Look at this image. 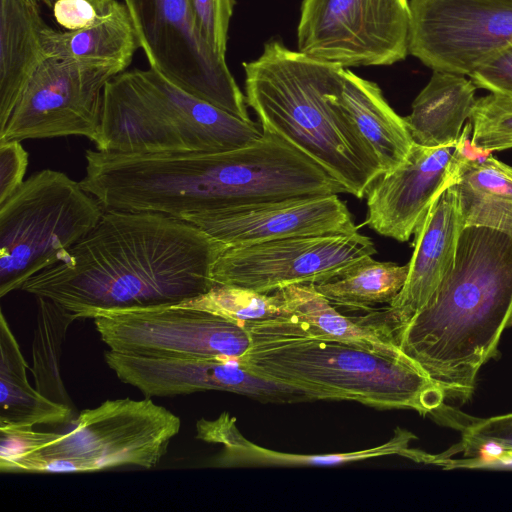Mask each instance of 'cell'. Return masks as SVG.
Wrapping results in <instances>:
<instances>
[{
  "label": "cell",
  "instance_id": "obj_1",
  "mask_svg": "<svg viewBox=\"0 0 512 512\" xmlns=\"http://www.w3.org/2000/svg\"><path fill=\"white\" fill-rule=\"evenodd\" d=\"M228 246L198 226L148 211L105 210L61 261L21 290L50 299L78 319L173 305L208 292Z\"/></svg>",
  "mask_w": 512,
  "mask_h": 512
},
{
  "label": "cell",
  "instance_id": "obj_2",
  "mask_svg": "<svg viewBox=\"0 0 512 512\" xmlns=\"http://www.w3.org/2000/svg\"><path fill=\"white\" fill-rule=\"evenodd\" d=\"M511 325L512 237L469 226L460 233L454 264L438 289L391 334L445 398L465 402Z\"/></svg>",
  "mask_w": 512,
  "mask_h": 512
},
{
  "label": "cell",
  "instance_id": "obj_3",
  "mask_svg": "<svg viewBox=\"0 0 512 512\" xmlns=\"http://www.w3.org/2000/svg\"><path fill=\"white\" fill-rule=\"evenodd\" d=\"M246 102L262 130L287 140L357 198L382 175L379 162L340 105L343 67L269 41L243 64Z\"/></svg>",
  "mask_w": 512,
  "mask_h": 512
},
{
  "label": "cell",
  "instance_id": "obj_4",
  "mask_svg": "<svg viewBox=\"0 0 512 512\" xmlns=\"http://www.w3.org/2000/svg\"><path fill=\"white\" fill-rule=\"evenodd\" d=\"M244 327L251 346L239 360L255 374L301 389L312 400L354 401L421 415L444 406L441 389L412 359L390 358L316 336L290 318Z\"/></svg>",
  "mask_w": 512,
  "mask_h": 512
},
{
  "label": "cell",
  "instance_id": "obj_5",
  "mask_svg": "<svg viewBox=\"0 0 512 512\" xmlns=\"http://www.w3.org/2000/svg\"><path fill=\"white\" fill-rule=\"evenodd\" d=\"M262 132L181 90L155 70L123 71L103 91L96 149L126 154L219 152Z\"/></svg>",
  "mask_w": 512,
  "mask_h": 512
},
{
  "label": "cell",
  "instance_id": "obj_6",
  "mask_svg": "<svg viewBox=\"0 0 512 512\" xmlns=\"http://www.w3.org/2000/svg\"><path fill=\"white\" fill-rule=\"evenodd\" d=\"M105 209L80 182L43 169L0 203V296L61 261Z\"/></svg>",
  "mask_w": 512,
  "mask_h": 512
},
{
  "label": "cell",
  "instance_id": "obj_7",
  "mask_svg": "<svg viewBox=\"0 0 512 512\" xmlns=\"http://www.w3.org/2000/svg\"><path fill=\"white\" fill-rule=\"evenodd\" d=\"M69 425L62 433L47 432L15 473H31L34 464L46 458L71 460L79 473L122 466L152 469L167 453L181 421L151 398H122L81 411Z\"/></svg>",
  "mask_w": 512,
  "mask_h": 512
},
{
  "label": "cell",
  "instance_id": "obj_8",
  "mask_svg": "<svg viewBox=\"0 0 512 512\" xmlns=\"http://www.w3.org/2000/svg\"><path fill=\"white\" fill-rule=\"evenodd\" d=\"M151 69L186 93L244 121L246 97L225 57L199 35L188 0H123Z\"/></svg>",
  "mask_w": 512,
  "mask_h": 512
},
{
  "label": "cell",
  "instance_id": "obj_9",
  "mask_svg": "<svg viewBox=\"0 0 512 512\" xmlns=\"http://www.w3.org/2000/svg\"><path fill=\"white\" fill-rule=\"evenodd\" d=\"M408 0H303L298 51L343 68L388 66L409 54Z\"/></svg>",
  "mask_w": 512,
  "mask_h": 512
},
{
  "label": "cell",
  "instance_id": "obj_10",
  "mask_svg": "<svg viewBox=\"0 0 512 512\" xmlns=\"http://www.w3.org/2000/svg\"><path fill=\"white\" fill-rule=\"evenodd\" d=\"M125 70L116 62L45 57L0 132V142L63 136L93 142L104 88Z\"/></svg>",
  "mask_w": 512,
  "mask_h": 512
},
{
  "label": "cell",
  "instance_id": "obj_11",
  "mask_svg": "<svg viewBox=\"0 0 512 512\" xmlns=\"http://www.w3.org/2000/svg\"><path fill=\"white\" fill-rule=\"evenodd\" d=\"M109 350L158 358H241L246 328L214 313L178 304L110 311L92 318Z\"/></svg>",
  "mask_w": 512,
  "mask_h": 512
},
{
  "label": "cell",
  "instance_id": "obj_12",
  "mask_svg": "<svg viewBox=\"0 0 512 512\" xmlns=\"http://www.w3.org/2000/svg\"><path fill=\"white\" fill-rule=\"evenodd\" d=\"M375 253L373 241L359 231L233 246L218 258L213 279L216 284L273 293L333 280Z\"/></svg>",
  "mask_w": 512,
  "mask_h": 512
},
{
  "label": "cell",
  "instance_id": "obj_13",
  "mask_svg": "<svg viewBox=\"0 0 512 512\" xmlns=\"http://www.w3.org/2000/svg\"><path fill=\"white\" fill-rule=\"evenodd\" d=\"M409 54L470 76L512 44V0H410Z\"/></svg>",
  "mask_w": 512,
  "mask_h": 512
},
{
  "label": "cell",
  "instance_id": "obj_14",
  "mask_svg": "<svg viewBox=\"0 0 512 512\" xmlns=\"http://www.w3.org/2000/svg\"><path fill=\"white\" fill-rule=\"evenodd\" d=\"M104 360L119 380L146 398L222 391L262 403L313 401L301 389L255 374L237 358H158L108 350Z\"/></svg>",
  "mask_w": 512,
  "mask_h": 512
},
{
  "label": "cell",
  "instance_id": "obj_15",
  "mask_svg": "<svg viewBox=\"0 0 512 512\" xmlns=\"http://www.w3.org/2000/svg\"><path fill=\"white\" fill-rule=\"evenodd\" d=\"M465 159L458 143H414L404 162L379 176L367 191L366 224L385 237L408 241L436 198L456 181Z\"/></svg>",
  "mask_w": 512,
  "mask_h": 512
},
{
  "label": "cell",
  "instance_id": "obj_16",
  "mask_svg": "<svg viewBox=\"0 0 512 512\" xmlns=\"http://www.w3.org/2000/svg\"><path fill=\"white\" fill-rule=\"evenodd\" d=\"M183 220L193 223L228 247L358 231L349 209L337 194L239 206L190 215Z\"/></svg>",
  "mask_w": 512,
  "mask_h": 512
},
{
  "label": "cell",
  "instance_id": "obj_17",
  "mask_svg": "<svg viewBox=\"0 0 512 512\" xmlns=\"http://www.w3.org/2000/svg\"><path fill=\"white\" fill-rule=\"evenodd\" d=\"M464 229L453 184L433 202L416 228L407 280L388 307L383 308L390 332L405 324L430 300L451 270Z\"/></svg>",
  "mask_w": 512,
  "mask_h": 512
},
{
  "label": "cell",
  "instance_id": "obj_18",
  "mask_svg": "<svg viewBox=\"0 0 512 512\" xmlns=\"http://www.w3.org/2000/svg\"><path fill=\"white\" fill-rule=\"evenodd\" d=\"M197 438L223 446L211 462L212 466L221 468L337 466L389 455H400L417 462L420 454V451L409 448V442L415 436L400 427L387 442L365 450L327 454L274 451L244 437L235 424V418L228 413H222L215 420L198 421Z\"/></svg>",
  "mask_w": 512,
  "mask_h": 512
},
{
  "label": "cell",
  "instance_id": "obj_19",
  "mask_svg": "<svg viewBox=\"0 0 512 512\" xmlns=\"http://www.w3.org/2000/svg\"><path fill=\"white\" fill-rule=\"evenodd\" d=\"M286 317L316 336L344 342L390 358L408 360L379 310L365 316L341 314L315 288V284H298L277 290Z\"/></svg>",
  "mask_w": 512,
  "mask_h": 512
},
{
  "label": "cell",
  "instance_id": "obj_20",
  "mask_svg": "<svg viewBox=\"0 0 512 512\" xmlns=\"http://www.w3.org/2000/svg\"><path fill=\"white\" fill-rule=\"evenodd\" d=\"M0 132L45 58L37 0H0Z\"/></svg>",
  "mask_w": 512,
  "mask_h": 512
},
{
  "label": "cell",
  "instance_id": "obj_21",
  "mask_svg": "<svg viewBox=\"0 0 512 512\" xmlns=\"http://www.w3.org/2000/svg\"><path fill=\"white\" fill-rule=\"evenodd\" d=\"M340 105L376 156L382 174L401 165L415 143L403 117L385 100L379 86L343 68Z\"/></svg>",
  "mask_w": 512,
  "mask_h": 512
},
{
  "label": "cell",
  "instance_id": "obj_22",
  "mask_svg": "<svg viewBox=\"0 0 512 512\" xmlns=\"http://www.w3.org/2000/svg\"><path fill=\"white\" fill-rule=\"evenodd\" d=\"M476 89L463 75L433 70L404 117L414 142L427 147L455 145L473 113Z\"/></svg>",
  "mask_w": 512,
  "mask_h": 512
},
{
  "label": "cell",
  "instance_id": "obj_23",
  "mask_svg": "<svg viewBox=\"0 0 512 512\" xmlns=\"http://www.w3.org/2000/svg\"><path fill=\"white\" fill-rule=\"evenodd\" d=\"M42 48L45 57L116 62L127 69L140 47L127 6L115 0L83 29L59 31L48 26Z\"/></svg>",
  "mask_w": 512,
  "mask_h": 512
},
{
  "label": "cell",
  "instance_id": "obj_24",
  "mask_svg": "<svg viewBox=\"0 0 512 512\" xmlns=\"http://www.w3.org/2000/svg\"><path fill=\"white\" fill-rule=\"evenodd\" d=\"M18 342L0 316V428H33L69 424L76 412L41 395L29 383Z\"/></svg>",
  "mask_w": 512,
  "mask_h": 512
},
{
  "label": "cell",
  "instance_id": "obj_25",
  "mask_svg": "<svg viewBox=\"0 0 512 512\" xmlns=\"http://www.w3.org/2000/svg\"><path fill=\"white\" fill-rule=\"evenodd\" d=\"M453 187L464 228L488 227L512 237L511 166L492 154L479 159H465Z\"/></svg>",
  "mask_w": 512,
  "mask_h": 512
},
{
  "label": "cell",
  "instance_id": "obj_26",
  "mask_svg": "<svg viewBox=\"0 0 512 512\" xmlns=\"http://www.w3.org/2000/svg\"><path fill=\"white\" fill-rule=\"evenodd\" d=\"M79 320L58 303L36 297V317L30 368L36 390L47 399L76 412L61 376V356L70 325Z\"/></svg>",
  "mask_w": 512,
  "mask_h": 512
},
{
  "label": "cell",
  "instance_id": "obj_27",
  "mask_svg": "<svg viewBox=\"0 0 512 512\" xmlns=\"http://www.w3.org/2000/svg\"><path fill=\"white\" fill-rule=\"evenodd\" d=\"M409 264L375 261L369 257L333 280L315 284L332 305L353 310H371L390 304L403 288Z\"/></svg>",
  "mask_w": 512,
  "mask_h": 512
},
{
  "label": "cell",
  "instance_id": "obj_28",
  "mask_svg": "<svg viewBox=\"0 0 512 512\" xmlns=\"http://www.w3.org/2000/svg\"><path fill=\"white\" fill-rule=\"evenodd\" d=\"M178 305L205 310L242 326L251 322L286 317L277 291L260 293L227 284H215L208 292Z\"/></svg>",
  "mask_w": 512,
  "mask_h": 512
},
{
  "label": "cell",
  "instance_id": "obj_29",
  "mask_svg": "<svg viewBox=\"0 0 512 512\" xmlns=\"http://www.w3.org/2000/svg\"><path fill=\"white\" fill-rule=\"evenodd\" d=\"M461 440L449 454L462 453L467 459H512V413L462 424Z\"/></svg>",
  "mask_w": 512,
  "mask_h": 512
},
{
  "label": "cell",
  "instance_id": "obj_30",
  "mask_svg": "<svg viewBox=\"0 0 512 512\" xmlns=\"http://www.w3.org/2000/svg\"><path fill=\"white\" fill-rule=\"evenodd\" d=\"M469 122L471 141L493 152L512 148V96L490 93L476 100Z\"/></svg>",
  "mask_w": 512,
  "mask_h": 512
},
{
  "label": "cell",
  "instance_id": "obj_31",
  "mask_svg": "<svg viewBox=\"0 0 512 512\" xmlns=\"http://www.w3.org/2000/svg\"><path fill=\"white\" fill-rule=\"evenodd\" d=\"M195 27L206 44L225 57L235 0H188Z\"/></svg>",
  "mask_w": 512,
  "mask_h": 512
},
{
  "label": "cell",
  "instance_id": "obj_32",
  "mask_svg": "<svg viewBox=\"0 0 512 512\" xmlns=\"http://www.w3.org/2000/svg\"><path fill=\"white\" fill-rule=\"evenodd\" d=\"M469 78L477 88L512 96V44L478 67Z\"/></svg>",
  "mask_w": 512,
  "mask_h": 512
},
{
  "label": "cell",
  "instance_id": "obj_33",
  "mask_svg": "<svg viewBox=\"0 0 512 512\" xmlns=\"http://www.w3.org/2000/svg\"><path fill=\"white\" fill-rule=\"evenodd\" d=\"M28 152L20 141L0 142V203L10 197L25 181Z\"/></svg>",
  "mask_w": 512,
  "mask_h": 512
},
{
  "label": "cell",
  "instance_id": "obj_34",
  "mask_svg": "<svg viewBox=\"0 0 512 512\" xmlns=\"http://www.w3.org/2000/svg\"><path fill=\"white\" fill-rule=\"evenodd\" d=\"M52 12L56 23L66 31L83 29L101 14L89 0H55Z\"/></svg>",
  "mask_w": 512,
  "mask_h": 512
},
{
  "label": "cell",
  "instance_id": "obj_35",
  "mask_svg": "<svg viewBox=\"0 0 512 512\" xmlns=\"http://www.w3.org/2000/svg\"><path fill=\"white\" fill-rule=\"evenodd\" d=\"M89 1L92 2L96 6V8L102 12L103 10H105L108 7V5L110 3H112L115 0H89Z\"/></svg>",
  "mask_w": 512,
  "mask_h": 512
},
{
  "label": "cell",
  "instance_id": "obj_36",
  "mask_svg": "<svg viewBox=\"0 0 512 512\" xmlns=\"http://www.w3.org/2000/svg\"><path fill=\"white\" fill-rule=\"evenodd\" d=\"M39 3H42L46 6H48L49 8L52 9L53 7V4H54V0H37Z\"/></svg>",
  "mask_w": 512,
  "mask_h": 512
}]
</instances>
